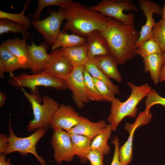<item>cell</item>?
<instances>
[{
    "label": "cell",
    "mask_w": 165,
    "mask_h": 165,
    "mask_svg": "<svg viewBox=\"0 0 165 165\" xmlns=\"http://www.w3.org/2000/svg\"><path fill=\"white\" fill-rule=\"evenodd\" d=\"M102 33L108 43L111 55L118 64H125L137 55L135 46L139 33L134 24L126 25L108 17L106 27Z\"/></svg>",
    "instance_id": "obj_1"
},
{
    "label": "cell",
    "mask_w": 165,
    "mask_h": 165,
    "mask_svg": "<svg viewBox=\"0 0 165 165\" xmlns=\"http://www.w3.org/2000/svg\"><path fill=\"white\" fill-rule=\"evenodd\" d=\"M63 9L66 20L63 31L70 30L73 34L86 37L92 31L102 32L105 28L108 17L78 2L73 1Z\"/></svg>",
    "instance_id": "obj_2"
},
{
    "label": "cell",
    "mask_w": 165,
    "mask_h": 165,
    "mask_svg": "<svg viewBox=\"0 0 165 165\" xmlns=\"http://www.w3.org/2000/svg\"><path fill=\"white\" fill-rule=\"evenodd\" d=\"M131 90V94L125 101L115 98L111 102L110 114L107 118L112 131L116 130L121 121L125 117H135L138 110L137 106L151 90L148 83L136 86L130 82H127Z\"/></svg>",
    "instance_id": "obj_3"
},
{
    "label": "cell",
    "mask_w": 165,
    "mask_h": 165,
    "mask_svg": "<svg viewBox=\"0 0 165 165\" xmlns=\"http://www.w3.org/2000/svg\"><path fill=\"white\" fill-rule=\"evenodd\" d=\"M21 89L31 104L34 116L33 119L29 123L28 131L31 132L40 128L47 130L52 117L59 105L58 103L46 94L42 97V104H40V97L28 93L23 87Z\"/></svg>",
    "instance_id": "obj_4"
},
{
    "label": "cell",
    "mask_w": 165,
    "mask_h": 165,
    "mask_svg": "<svg viewBox=\"0 0 165 165\" xmlns=\"http://www.w3.org/2000/svg\"><path fill=\"white\" fill-rule=\"evenodd\" d=\"M8 82L9 85L16 88L27 87L31 90L32 94L38 97L37 87L38 86L51 87L59 90L68 89L65 81L43 72L32 75L21 73L10 77Z\"/></svg>",
    "instance_id": "obj_5"
},
{
    "label": "cell",
    "mask_w": 165,
    "mask_h": 165,
    "mask_svg": "<svg viewBox=\"0 0 165 165\" xmlns=\"http://www.w3.org/2000/svg\"><path fill=\"white\" fill-rule=\"evenodd\" d=\"M9 145L4 155L17 152L23 156L28 153L33 155L41 165H47L45 160L39 156L36 150V145L39 140L46 133L47 130L40 128L38 129L31 135L26 137H19L14 134L9 119Z\"/></svg>",
    "instance_id": "obj_6"
},
{
    "label": "cell",
    "mask_w": 165,
    "mask_h": 165,
    "mask_svg": "<svg viewBox=\"0 0 165 165\" xmlns=\"http://www.w3.org/2000/svg\"><path fill=\"white\" fill-rule=\"evenodd\" d=\"M108 17L115 19L128 25L134 24L133 13L125 14L124 11L137 12L138 8L129 0H103L89 8Z\"/></svg>",
    "instance_id": "obj_7"
},
{
    "label": "cell",
    "mask_w": 165,
    "mask_h": 165,
    "mask_svg": "<svg viewBox=\"0 0 165 165\" xmlns=\"http://www.w3.org/2000/svg\"><path fill=\"white\" fill-rule=\"evenodd\" d=\"M50 15L39 20H33L31 25L35 30L41 34L44 41L48 45H52L60 32V28L64 19L63 9H58L57 11L50 9Z\"/></svg>",
    "instance_id": "obj_8"
},
{
    "label": "cell",
    "mask_w": 165,
    "mask_h": 165,
    "mask_svg": "<svg viewBox=\"0 0 165 165\" xmlns=\"http://www.w3.org/2000/svg\"><path fill=\"white\" fill-rule=\"evenodd\" d=\"M51 143L54 149V158L58 164L72 161L75 152L69 133L61 129L54 130Z\"/></svg>",
    "instance_id": "obj_9"
},
{
    "label": "cell",
    "mask_w": 165,
    "mask_h": 165,
    "mask_svg": "<svg viewBox=\"0 0 165 165\" xmlns=\"http://www.w3.org/2000/svg\"><path fill=\"white\" fill-rule=\"evenodd\" d=\"M49 54L50 59L43 72L66 81L72 72L73 66L61 48L52 50Z\"/></svg>",
    "instance_id": "obj_10"
},
{
    "label": "cell",
    "mask_w": 165,
    "mask_h": 165,
    "mask_svg": "<svg viewBox=\"0 0 165 165\" xmlns=\"http://www.w3.org/2000/svg\"><path fill=\"white\" fill-rule=\"evenodd\" d=\"M141 9L146 18L145 24L142 26L139 36L135 44L137 48L144 42L152 38V30L156 23L153 17L154 13L162 16V9L157 3L149 0H138Z\"/></svg>",
    "instance_id": "obj_11"
},
{
    "label": "cell",
    "mask_w": 165,
    "mask_h": 165,
    "mask_svg": "<svg viewBox=\"0 0 165 165\" xmlns=\"http://www.w3.org/2000/svg\"><path fill=\"white\" fill-rule=\"evenodd\" d=\"M81 116L70 105L61 104L53 114L50 127L54 130L61 129L69 132L80 122Z\"/></svg>",
    "instance_id": "obj_12"
},
{
    "label": "cell",
    "mask_w": 165,
    "mask_h": 165,
    "mask_svg": "<svg viewBox=\"0 0 165 165\" xmlns=\"http://www.w3.org/2000/svg\"><path fill=\"white\" fill-rule=\"evenodd\" d=\"M83 66L74 67L66 80L68 88L72 91L73 99L76 105L82 109L90 100L86 93L83 75Z\"/></svg>",
    "instance_id": "obj_13"
},
{
    "label": "cell",
    "mask_w": 165,
    "mask_h": 165,
    "mask_svg": "<svg viewBox=\"0 0 165 165\" xmlns=\"http://www.w3.org/2000/svg\"><path fill=\"white\" fill-rule=\"evenodd\" d=\"M49 45L43 42L38 45L35 44L33 41L28 45V64L33 74L42 72L50 58L47 53Z\"/></svg>",
    "instance_id": "obj_14"
},
{
    "label": "cell",
    "mask_w": 165,
    "mask_h": 165,
    "mask_svg": "<svg viewBox=\"0 0 165 165\" xmlns=\"http://www.w3.org/2000/svg\"><path fill=\"white\" fill-rule=\"evenodd\" d=\"M86 38L88 46L89 60L96 57L111 55L108 43L102 32L99 30L92 31Z\"/></svg>",
    "instance_id": "obj_15"
},
{
    "label": "cell",
    "mask_w": 165,
    "mask_h": 165,
    "mask_svg": "<svg viewBox=\"0 0 165 165\" xmlns=\"http://www.w3.org/2000/svg\"><path fill=\"white\" fill-rule=\"evenodd\" d=\"M106 123L103 120L94 123L87 119L81 116L79 123L68 132L86 136L91 140L101 133L107 126Z\"/></svg>",
    "instance_id": "obj_16"
},
{
    "label": "cell",
    "mask_w": 165,
    "mask_h": 165,
    "mask_svg": "<svg viewBox=\"0 0 165 165\" xmlns=\"http://www.w3.org/2000/svg\"><path fill=\"white\" fill-rule=\"evenodd\" d=\"M91 61L105 75L118 82L122 81V77L117 68L118 64L115 59L110 55L95 57Z\"/></svg>",
    "instance_id": "obj_17"
},
{
    "label": "cell",
    "mask_w": 165,
    "mask_h": 165,
    "mask_svg": "<svg viewBox=\"0 0 165 165\" xmlns=\"http://www.w3.org/2000/svg\"><path fill=\"white\" fill-rule=\"evenodd\" d=\"M1 45L17 57L22 64L29 68L28 45L26 40L16 37L6 40Z\"/></svg>",
    "instance_id": "obj_18"
},
{
    "label": "cell",
    "mask_w": 165,
    "mask_h": 165,
    "mask_svg": "<svg viewBox=\"0 0 165 165\" xmlns=\"http://www.w3.org/2000/svg\"><path fill=\"white\" fill-rule=\"evenodd\" d=\"M145 70L149 72L155 84L160 82L161 72L165 63L163 52L153 54L143 58Z\"/></svg>",
    "instance_id": "obj_19"
},
{
    "label": "cell",
    "mask_w": 165,
    "mask_h": 165,
    "mask_svg": "<svg viewBox=\"0 0 165 165\" xmlns=\"http://www.w3.org/2000/svg\"><path fill=\"white\" fill-rule=\"evenodd\" d=\"M74 67L84 66L89 61L87 42L68 48H61Z\"/></svg>",
    "instance_id": "obj_20"
},
{
    "label": "cell",
    "mask_w": 165,
    "mask_h": 165,
    "mask_svg": "<svg viewBox=\"0 0 165 165\" xmlns=\"http://www.w3.org/2000/svg\"><path fill=\"white\" fill-rule=\"evenodd\" d=\"M69 134L75 155L79 158L81 163H85L88 160L86 156L91 150V140L81 135L74 134Z\"/></svg>",
    "instance_id": "obj_21"
},
{
    "label": "cell",
    "mask_w": 165,
    "mask_h": 165,
    "mask_svg": "<svg viewBox=\"0 0 165 165\" xmlns=\"http://www.w3.org/2000/svg\"><path fill=\"white\" fill-rule=\"evenodd\" d=\"M87 42L86 37L74 34H69L66 31H60L54 43L51 46V50L59 48H68L83 44Z\"/></svg>",
    "instance_id": "obj_22"
},
{
    "label": "cell",
    "mask_w": 165,
    "mask_h": 165,
    "mask_svg": "<svg viewBox=\"0 0 165 165\" xmlns=\"http://www.w3.org/2000/svg\"><path fill=\"white\" fill-rule=\"evenodd\" d=\"M139 127L135 124H130L125 128V129L129 131L130 135L126 142L119 148L118 153L119 160L123 165H128L131 161L133 135L135 130Z\"/></svg>",
    "instance_id": "obj_23"
},
{
    "label": "cell",
    "mask_w": 165,
    "mask_h": 165,
    "mask_svg": "<svg viewBox=\"0 0 165 165\" xmlns=\"http://www.w3.org/2000/svg\"><path fill=\"white\" fill-rule=\"evenodd\" d=\"M112 131L110 125L107 124L103 131L92 139L91 149L97 150L105 155L109 154L110 148L108 141L111 137Z\"/></svg>",
    "instance_id": "obj_24"
},
{
    "label": "cell",
    "mask_w": 165,
    "mask_h": 165,
    "mask_svg": "<svg viewBox=\"0 0 165 165\" xmlns=\"http://www.w3.org/2000/svg\"><path fill=\"white\" fill-rule=\"evenodd\" d=\"M0 59L5 66L6 72L9 73L10 77L14 76L13 72L15 70L19 68H27L20 63L17 57L1 45Z\"/></svg>",
    "instance_id": "obj_25"
},
{
    "label": "cell",
    "mask_w": 165,
    "mask_h": 165,
    "mask_svg": "<svg viewBox=\"0 0 165 165\" xmlns=\"http://www.w3.org/2000/svg\"><path fill=\"white\" fill-rule=\"evenodd\" d=\"M27 27L14 22L6 19H0V35L9 32L15 33H20L23 39L25 40L32 38V35L28 31Z\"/></svg>",
    "instance_id": "obj_26"
},
{
    "label": "cell",
    "mask_w": 165,
    "mask_h": 165,
    "mask_svg": "<svg viewBox=\"0 0 165 165\" xmlns=\"http://www.w3.org/2000/svg\"><path fill=\"white\" fill-rule=\"evenodd\" d=\"M84 69L92 77L96 78L105 84L110 90L115 94H119V87L114 84L109 78L105 75L91 61H89L84 66Z\"/></svg>",
    "instance_id": "obj_27"
},
{
    "label": "cell",
    "mask_w": 165,
    "mask_h": 165,
    "mask_svg": "<svg viewBox=\"0 0 165 165\" xmlns=\"http://www.w3.org/2000/svg\"><path fill=\"white\" fill-rule=\"evenodd\" d=\"M31 1V0L26 1L24 4L22 11L19 13H13L0 10V19L8 20L25 26L28 28H30L32 25L31 21L27 16L24 15V13Z\"/></svg>",
    "instance_id": "obj_28"
},
{
    "label": "cell",
    "mask_w": 165,
    "mask_h": 165,
    "mask_svg": "<svg viewBox=\"0 0 165 165\" xmlns=\"http://www.w3.org/2000/svg\"><path fill=\"white\" fill-rule=\"evenodd\" d=\"M73 2L71 0H39L35 12L29 15L33 20H39L42 10L44 8L55 6L64 9L70 5Z\"/></svg>",
    "instance_id": "obj_29"
},
{
    "label": "cell",
    "mask_w": 165,
    "mask_h": 165,
    "mask_svg": "<svg viewBox=\"0 0 165 165\" xmlns=\"http://www.w3.org/2000/svg\"><path fill=\"white\" fill-rule=\"evenodd\" d=\"M152 35V38L156 42L164 53L165 60V20L162 19L156 23Z\"/></svg>",
    "instance_id": "obj_30"
},
{
    "label": "cell",
    "mask_w": 165,
    "mask_h": 165,
    "mask_svg": "<svg viewBox=\"0 0 165 165\" xmlns=\"http://www.w3.org/2000/svg\"><path fill=\"white\" fill-rule=\"evenodd\" d=\"M83 75L85 89L89 100L97 101H103L94 85L92 77L84 69Z\"/></svg>",
    "instance_id": "obj_31"
},
{
    "label": "cell",
    "mask_w": 165,
    "mask_h": 165,
    "mask_svg": "<svg viewBox=\"0 0 165 165\" xmlns=\"http://www.w3.org/2000/svg\"><path fill=\"white\" fill-rule=\"evenodd\" d=\"M162 52L158 44L152 38L144 42L136 48L137 55L143 58L153 54Z\"/></svg>",
    "instance_id": "obj_32"
},
{
    "label": "cell",
    "mask_w": 165,
    "mask_h": 165,
    "mask_svg": "<svg viewBox=\"0 0 165 165\" xmlns=\"http://www.w3.org/2000/svg\"><path fill=\"white\" fill-rule=\"evenodd\" d=\"M146 96L145 112H149L151 108L155 105H160L165 107V98L160 96L154 89H152Z\"/></svg>",
    "instance_id": "obj_33"
},
{
    "label": "cell",
    "mask_w": 165,
    "mask_h": 165,
    "mask_svg": "<svg viewBox=\"0 0 165 165\" xmlns=\"http://www.w3.org/2000/svg\"><path fill=\"white\" fill-rule=\"evenodd\" d=\"M92 78L94 85L103 100L111 102L115 98V94L104 83L96 78Z\"/></svg>",
    "instance_id": "obj_34"
},
{
    "label": "cell",
    "mask_w": 165,
    "mask_h": 165,
    "mask_svg": "<svg viewBox=\"0 0 165 165\" xmlns=\"http://www.w3.org/2000/svg\"><path fill=\"white\" fill-rule=\"evenodd\" d=\"M105 155L96 149H91L86 156L90 162V165H104L103 158Z\"/></svg>",
    "instance_id": "obj_35"
},
{
    "label": "cell",
    "mask_w": 165,
    "mask_h": 165,
    "mask_svg": "<svg viewBox=\"0 0 165 165\" xmlns=\"http://www.w3.org/2000/svg\"><path fill=\"white\" fill-rule=\"evenodd\" d=\"M114 146L113 156L111 165H123L120 162L119 158L118 153L119 143L118 137L114 138L112 141Z\"/></svg>",
    "instance_id": "obj_36"
},
{
    "label": "cell",
    "mask_w": 165,
    "mask_h": 165,
    "mask_svg": "<svg viewBox=\"0 0 165 165\" xmlns=\"http://www.w3.org/2000/svg\"><path fill=\"white\" fill-rule=\"evenodd\" d=\"M9 139L5 134H0V154H4L9 145Z\"/></svg>",
    "instance_id": "obj_37"
},
{
    "label": "cell",
    "mask_w": 165,
    "mask_h": 165,
    "mask_svg": "<svg viewBox=\"0 0 165 165\" xmlns=\"http://www.w3.org/2000/svg\"><path fill=\"white\" fill-rule=\"evenodd\" d=\"M6 155L1 154L0 156V165H11L10 160L8 159L6 160Z\"/></svg>",
    "instance_id": "obj_38"
},
{
    "label": "cell",
    "mask_w": 165,
    "mask_h": 165,
    "mask_svg": "<svg viewBox=\"0 0 165 165\" xmlns=\"http://www.w3.org/2000/svg\"><path fill=\"white\" fill-rule=\"evenodd\" d=\"M6 72L5 66L2 61L0 59V77L3 78L4 77V73Z\"/></svg>",
    "instance_id": "obj_39"
},
{
    "label": "cell",
    "mask_w": 165,
    "mask_h": 165,
    "mask_svg": "<svg viewBox=\"0 0 165 165\" xmlns=\"http://www.w3.org/2000/svg\"><path fill=\"white\" fill-rule=\"evenodd\" d=\"M6 99V96L5 94L0 92V107H2L4 105Z\"/></svg>",
    "instance_id": "obj_40"
},
{
    "label": "cell",
    "mask_w": 165,
    "mask_h": 165,
    "mask_svg": "<svg viewBox=\"0 0 165 165\" xmlns=\"http://www.w3.org/2000/svg\"><path fill=\"white\" fill-rule=\"evenodd\" d=\"M165 81V63L162 68L160 82Z\"/></svg>",
    "instance_id": "obj_41"
},
{
    "label": "cell",
    "mask_w": 165,
    "mask_h": 165,
    "mask_svg": "<svg viewBox=\"0 0 165 165\" xmlns=\"http://www.w3.org/2000/svg\"><path fill=\"white\" fill-rule=\"evenodd\" d=\"M163 19L165 20V3L164 6L162 9V15Z\"/></svg>",
    "instance_id": "obj_42"
}]
</instances>
